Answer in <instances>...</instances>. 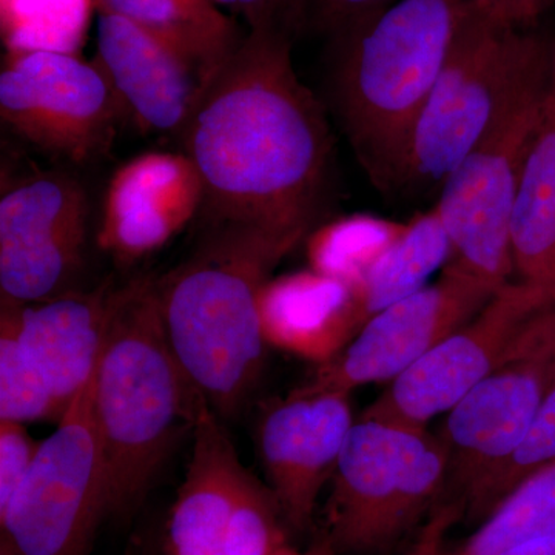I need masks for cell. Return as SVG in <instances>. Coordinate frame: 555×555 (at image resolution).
Masks as SVG:
<instances>
[{"label":"cell","instance_id":"11","mask_svg":"<svg viewBox=\"0 0 555 555\" xmlns=\"http://www.w3.org/2000/svg\"><path fill=\"white\" fill-rule=\"evenodd\" d=\"M127 115L96 62L69 51L11 50L0 73V116L17 137L76 166L100 159Z\"/></svg>","mask_w":555,"mask_h":555},{"label":"cell","instance_id":"25","mask_svg":"<svg viewBox=\"0 0 555 555\" xmlns=\"http://www.w3.org/2000/svg\"><path fill=\"white\" fill-rule=\"evenodd\" d=\"M65 411L22 349L9 321L0 318V420L22 425L60 422Z\"/></svg>","mask_w":555,"mask_h":555},{"label":"cell","instance_id":"9","mask_svg":"<svg viewBox=\"0 0 555 555\" xmlns=\"http://www.w3.org/2000/svg\"><path fill=\"white\" fill-rule=\"evenodd\" d=\"M275 495L241 463L222 418L201 412L166 528V555H272L286 545Z\"/></svg>","mask_w":555,"mask_h":555},{"label":"cell","instance_id":"20","mask_svg":"<svg viewBox=\"0 0 555 555\" xmlns=\"http://www.w3.org/2000/svg\"><path fill=\"white\" fill-rule=\"evenodd\" d=\"M511 243L514 269L520 281L546 288L554 302L551 287L555 278V38L545 100L518 182Z\"/></svg>","mask_w":555,"mask_h":555},{"label":"cell","instance_id":"31","mask_svg":"<svg viewBox=\"0 0 555 555\" xmlns=\"http://www.w3.org/2000/svg\"><path fill=\"white\" fill-rule=\"evenodd\" d=\"M459 517L454 507L443 506L438 509L430 524L426 526L422 537L409 555H441L443 535L452 521Z\"/></svg>","mask_w":555,"mask_h":555},{"label":"cell","instance_id":"8","mask_svg":"<svg viewBox=\"0 0 555 555\" xmlns=\"http://www.w3.org/2000/svg\"><path fill=\"white\" fill-rule=\"evenodd\" d=\"M93 385L94 375L40 441L27 477L0 509V555H90L98 528L112 517Z\"/></svg>","mask_w":555,"mask_h":555},{"label":"cell","instance_id":"22","mask_svg":"<svg viewBox=\"0 0 555 555\" xmlns=\"http://www.w3.org/2000/svg\"><path fill=\"white\" fill-rule=\"evenodd\" d=\"M452 246L437 208L404 222L403 233L353 288L364 323L379 310L429 286L430 276L447 268Z\"/></svg>","mask_w":555,"mask_h":555},{"label":"cell","instance_id":"26","mask_svg":"<svg viewBox=\"0 0 555 555\" xmlns=\"http://www.w3.org/2000/svg\"><path fill=\"white\" fill-rule=\"evenodd\" d=\"M555 462V375L528 434L505 466L489 478L467 503L470 520H483L492 509L526 476Z\"/></svg>","mask_w":555,"mask_h":555},{"label":"cell","instance_id":"24","mask_svg":"<svg viewBox=\"0 0 555 555\" xmlns=\"http://www.w3.org/2000/svg\"><path fill=\"white\" fill-rule=\"evenodd\" d=\"M404 222L352 215L312 230L308 238L310 269L356 287L401 233Z\"/></svg>","mask_w":555,"mask_h":555},{"label":"cell","instance_id":"14","mask_svg":"<svg viewBox=\"0 0 555 555\" xmlns=\"http://www.w3.org/2000/svg\"><path fill=\"white\" fill-rule=\"evenodd\" d=\"M90 199L78 179L39 173L0 199V292L16 302L67 294L89 238Z\"/></svg>","mask_w":555,"mask_h":555},{"label":"cell","instance_id":"13","mask_svg":"<svg viewBox=\"0 0 555 555\" xmlns=\"http://www.w3.org/2000/svg\"><path fill=\"white\" fill-rule=\"evenodd\" d=\"M554 308L546 288L507 283L469 323L390 382L361 415L426 429L489 375L529 320Z\"/></svg>","mask_w":555,"mask_h":555},{"label":"cell","instance_id":"15","mask_svg":"<svg viewBox=\"0 0 555 555\" xmlns=\"http://www.w3.org/2000/svg\"><path fill=\"white\" fill-rule=\"evenodd\" d=\"M353 423L349 396L335 392H291L261 416L259 454L287 528L305 532L312 526Z\"/></svg>","mask_w":555,"mask_h":555},{"label":"cell","instance_id":"30","mask_svg":"<svg viewBox=\"0 0 555 555\" xmlns=\"http://www.w3.org/2000/svg\"><path fill=\"white\" fill-rule=\"evenodd\" d=\"M554 0H489L499 20L517 28H534Z\"/></svg>","mask_w":555,"mask_h":555},{"label":"cell","instance_id":"27","mask_svg":"<svg viewBox=\"0 0 555 555\" xmlns=\"http://www.w3.org/2000/svg\"><path fill=\"white\" fill-rule=\"evenodd\" d=\"M40 441L22 423L0 420V509L9 505L38 455Z\"/></svg>","mask_w":555,"mask_h":555},{"label":"cell","instance_id":"21","mask_svg":"<svg viewBox=\"0 0 555 555\" xmlns=\"http://www.w3.org/2000/svg\"><path fill=\"white\" fill-rule=\"evenodd\" d=\"M98 13L133 22L181 51L208 80L246 35L215 0H91Z\"/></svg>","mask_w":555,"mask_h":555},{"label":"cell","instance_id":"32","mask_svg":"<svg viewBox=\"0 0 555 555\" xmlns=\"http://www.w3.org/2000/svg\"><path fill=\"white\" fill-rule=\"evenodd\" d=\"M499 555H555V537L529 540L503 551Z\"/></svg>","mask_w":555,"mask_h":555},{"label":"cell","instance_id":"16","mask_svg":"<svg viewBox=\"0 0 555 555\" xmlns=\"http://www.w3.org/2000/svg\"><path fill=\"white\" fill-rule=\"evenodd\" d=\"M203 182L185 153H145L120 167L104 196L98 244L116 261L156 254L203 207Z\"/></svg>","mask_w":555,"mask_h":555},{"label":"cell","instance_id":"34","mask_svg":"<svg viewBox=\"0 0 555 555\" xmlns=\"http://www.w3.org/2000/svg\"><path fill=\"white\" fill-rule=\"evenodd\" d=\"M127 555H153L152 551L149 550L147 545L144 542L134 543L131 545L129 553Z\"/></svg>","mask_w":555,"mask_h":555},{"label":"cell","instance_id":"12","mask_svg":"<svg viewBox=\"0 0 555 555\" xmlns=\"http://www.w3.org/2000/svg\"><path fill=\"white\" fill-rule=\"evenodd\" d=\"M500 288L451 266L437 283L369 318L360 332L295 393H347L372 383L393 382L441 339L469 323Z\"/></svg>","mask_w":555,"mask_h":555},{"label":"cell","instance_id":"1","mask_svg":"<svg viewBox=\"0 0 555 555\" xmlns=\"http://www.w3.org/2000/svg\"><path fill=\"white\" fill-rule=\"evenodd\" d=\"M294 36L248 31L181 134L203 182L204 224H243L301 243L326 192V113L298 79Z\"/></svg>","mask_w":555,"mask_h":555},{"label":"cell","instance_id":"5","mask_svg":"<svg viewBox=\"0 0 555 555\" xmlns=\"http://www.w3.org/2000/svg\"><path fill=\"white\" fill-rule=\"evenodd\" d=\"M551 40L495 16L489 0L467 10L420 113L392 192H440L476 147L532 57Z\"/></svg>","mask_w":555,"mask_h":555},{"label":"cell","instance_id":"7","mask_svg":"<svg viewBox=\"0 0 555 555\" xmlns=\"http://www.w3.org/2000/svg\"><path fill=\"white\" fill-rule=\"evenodd\" d=\"M553 40L532 57L483 138L440 189V214L452 255L447 266L502 288L514 269L513 230L518 182L539 122L551 72Z\"/></svg>","mask_w":555,"mask_h":555},{"label":"cell","instance_id":"36","mask_svg":"<svg viewBox=\"0 0 555 555\" xmlns=\"http://www.w3.org/2000/svg\"><path fill=\"white\" fill-rule=\"evenodd\" d=\"M551 294H553V298H554V302H555V278H554L553 287H551Z\"/></svg>","mask_w":555,"mask_h":555},{"label":"cell","instance_id":"19","mask_svg":"<svg viewBox=\"0 0 555 555\" xmlns=\"http://www.w3.org/2000/svg\"><path fill=\"white\" fill-rule=\"evenodd\" d=\"M266 345L324 364L364 326L353 288L315 270L269 278L258 295Z\"/></svg>","mask_w":555,"mask_h":555},{"label":"cell","instance_id":"4","mask_svg":"<svg viewBox=\"0 0 555 555\" xmlns=\"http://www.w3.org/2000/svg\"><path fill=\"white\" fill-rule=\"evenodd\" d=\"M474 2L400 0L331 38L335 115L385 192H392L416 120Z\"/></svg>","mask_w":555,"mask_h":555},{"label":"cell","instance_id":"17","mask_svg":"<svg viewBox=\"0 0 555 555\" xmlns=\"http://www.w3.org/2000/svg\"><path fill=\"white\" fill-rule=\"evenodd\" d=\"M94 62L139 126L179 138L210 82L169 42L113 14L98 13Z\"/></svg>","mask_w":555,"mask_h":555},{"label":"cell","instance_id":"18","mask_svg":"<svg viewBox=\"0 0 555 555\" xmlns=\"http://www.w3.org/2000/svg\"><path fill=\"white\" fill-rule=\"evenodd\" d=\"M116 287L69 291L36 302L2 298L0 318L38 367L64 409L93 378L100 361Z\"/></svg>","mask_w":555,"mask_h":555},{"label":"cell","instance_id":"33","mask_svg":"<svg viewBox=\"0 0 555 555\" xmlns=\"http://www.w3.org/2000/svg\"><path fill=\"white\" fill-rule=\"evenodd\" d=\"M321 550H323V542L317 543L315 546L310 547L306 553L295 550L294 546L286 543V545L281 546L280 550H276L272 555H321Z\"/></svg>","mask_w":555,"mask_h":555},{"label":"cell","instance_id":"6","mask_svg":"<svg viewBox=\"0 0 555 555\" xmlns=\"http://www.w3.org/2000/svg\"><path fill=\"white\" fill-rule=\"evenodd\" d=\"M449 454L426 429L361 415L332 477L324 542L335 555H378L396 546L436 503Z\"/></svg>","mask_w":555,"mask_h":555},{"label":"cell","instance_id":"35","mask_svg":"<svg viewBox=\"0 0 555 555\" xmlns=\"http://www.w3.org/2000/svg\"><path fill=\"white\" fill-rule=\"evenodd\" d=\"M321 555H335L334 551L331 550V546L327 545L323 540V550H321Z\"/></svg>","mask_w":555,"mask_h":555},{"label":"cell","instance_id":"28","mask_svg":"<svg viewBox=\"0 0 555 555\" xmlns=\"http://www.w3.org/2000/svg\"><path fill=\"white\" fill-rule=\"evenodd\" d=\"M236 11L250 31H283L298 36L306 28V0H215Z\"/></svg>","mask_w":555,"mask_h":555},{"label":"cell","instance_id":"23","mask_svg":"<svg viewBox=\"0 0 555 555\" xmlns=\"http://www.w3.org/2000/svg\"><path fill=\"white\" fill-rule=\"evenodd\" d=\"M545 537H555V462L518 481L473 534L441 555H499Z\"/></svg>","mask_w":555,"mask_h":555},{"label":"cell","instance_id":"2","mask_svg":"<svg viewBox=\"0 0 555 555\" xmlns=\"http://www.w3.org/2000/svg\"><path fill=\"white\" fill-rule=\"evenodd\" d=\"M298 241L243 224H203L189 258L155 280L164 331L208 406L243 411L264 369L258 295Z\"/></svg>","mask_w":555,"mask_h":555},{"label":"cell","instance_id":"10","mask_svg":"<svg viewBox=\"0 0 555 555\" xmlns=\"http://www.w3.org/2000/svg\"><path fill=\"white\" fill-rule=\"evenodd\" d=\"M554 375L555 308L529 320L489 375L448 412L441 441L456 513L520 447Z\"/></svg>","mask_w":555,"mask_h":555},{"label":"cell","instance_id":"3","mask_svg":"<svg viewBox=\"0 0 555 555\" xmlns=\"http://www.w3.org/2000/svg\"><path fill=\"white\" fill-rule=\"evenodd\" d=\"M206 408L167 339L155 280L116 287L93 385L112 516L138 509L171 449L193 433Z\"/></svg>","mask_w":555,"mask_h":555},{"label":"cell","instance_id":"29","mask_svg":"<svg viewBox=\"0 0 555 555\" xmlns=\"http://www.w3.org/2000/svg\"><path fill=\"white\" fill-rule=\"evenodd\" d=\"M392 0H306V27L328 38L382 13Z\"/></svg>","mask_w":555,"mask_h":555}]
</instances>
